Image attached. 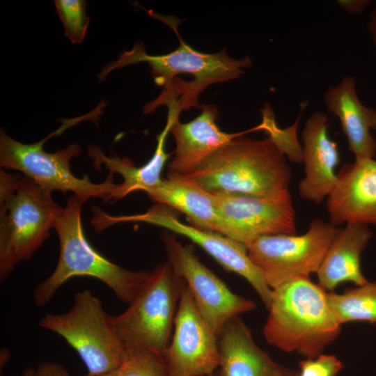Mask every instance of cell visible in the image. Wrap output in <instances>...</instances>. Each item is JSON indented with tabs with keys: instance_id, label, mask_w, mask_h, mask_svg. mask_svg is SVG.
Wrapping results in <instances>:
<instances>
[{
	"instance_id": "cell-1",
	"label": "cell",
	"mask_w": 376,
	"mask_h": 376,
	"mask_svg": "<svg viewBox=\"0 0 376 376\" xmlns=\"http://www.w3.org/2000/svg\"><path fill=\"white\" fill-rule=\"evenodd\" d=\"M173 29L180 40L177 49L152 56L146 54L143 44L135 45L102 70L98 75L100 81L113 70L146 62L155 82L163 86V90L157 98L144 105V111L152 113L159 106L166 105L180 113L192 107L201 108L198 97L210 85L237 79L244 73V68L252 65L249 57H230L226 48L212 54L198 52L183 41L175 27Z\"/></svg>"
},
{
	"instance_id": "cell-2",
	"label": "cell",
	"mask_w": 376,
	"mask_h": 376,
	"mask_svg": "<svg viewBox=\"0 0 376 376\" xmlns=\"http://www.w3.org/2000/svg\"><path fill=\"white\" fill-rule=\"evenodd\" d=\"M239 136L187 176L214 194L278 198L290 193L292 172L269 138Z\"/></svg>"
},
{
	"instance_id": "cell-3",
	"label": "cell",
	"mask_w": 376,
	"mask_h": 376,
	"mask_svg": "<svg viewBox=\"0 0 376 376\" xmlns=\"http://www.w3.org/2000/svg\"><path fill=\"white\" fill-rule=\"evenodd\" d=\"M267 310L264 336L269 344L283 352L313 359L340 333L341 324L331 307L328 292L309 278L273 289Z\"/></svg>"
},
{
	"instance_id": "cell-4",
	"label": "cell",
	"mask_w": 376,
	"mask_h": 376,
	"mask_svg": "<svg viewBox=\"0 0 376 376\" xmlns=\"http://www.w3.org/2000/svg\"><path fill=\"white\" fill-rule=\"evenodd\" d=\"M83 203L76 196H70L55 221L60 254L52 274L34 290L33 299L39 307L45 306L68 280L84 276L100 280L119 299L130 303L150 276L151 272L129 271L114 264L90 244L83 230Z\"/></svg>"
},
{
	"instance_id": "cell-5",
	"label": "cell",
	"mask_w": 376,
	"mask_h": 376,
	"mask_svg": "<svg viewBox=\"0 0 376 376\" xmlns=\"http://www.w3.org/2000/svg\"><path fill=\"white\" fill-rule=\"evenodd\" d=\"M62 208L24 175L0 172V278L31 258L50 235Z\"/></svg>"
},
{
	"instance_id": "cell-6",
	"label": "cell",
	"mask_w": 376,
	"mask_h": 376,
	"mask_svg": "<svg viewBox=\"0 0 376 376\" xmlns=\"http://www.w3.org/2000/svg\"><path fill=\"white\" fill-rule=\"evenodd\" d=\"M182 279L168 261L157 265L128 308L110 316L113 328L127 350H145L162 354L173 334Z\"/></svg>"
},
{
	"instance_id": "cell-7",
	"label": "cell",
	"mask_w": 376,
	"mask_h": 376,
	"mask_svg": "<svg viewBox=\"0 0 376 376\" xmlns=\"http://www.w3.org/2000/svg\"><path fill=\"white\" fill-rule=\"evenodd\" d=\"M110 316L100 299L90 290H84L75 295L69 311L46 314L38 324L63 337L78 353L88 373L101 376L117 368L126 354Z\"/></svg>"
},
{
	"instance_id": "cell-8",
	"label": "cell",
	"mask_w": 376,
	"mask_h": 376,
	"mask_svg": "<svg viewBox=\"0 0 376 376\" xmlns=\"http://www.w3.org/2000/svg\"><path fill=\"white\" fill-rule=\"evenodd\" d=\"M71 120L44 139L33 143H22L3 131L0 132V166L2 168L19 171L31 179L45 191H71L85 202L93 197L107 200L113 193L116 184L113 182V173L101 183H94L86 175L77 178L71 171V159L79 156L81 148L78 143H72L65 149L55 152H45L43 145L49 137L73 125Z\"/></svg>"
},
{
	"instance_id": "cell-9",
	"label": "cell",
	"mask_w": 376,
	"mask_h": 376,
	"mask_svg": "<svg viewBox=\"0 0 376 376\" xmlns=\"http://www.w3.org/2000/svg\"><path fill=\"white\" fill-rule=\"evenodd\" d=\"M338 228L320 219L303 235L278 234L259 237L247 246L248 254L272 290L317 273Z\"/></svg>"
},
{
	"instance_id": "cell-10",
	"label": "cell",
	"mask_w": 376,
	"mask_h": 376,
	"mask_svg": "<svg viewBox=\"0 0 376 376\" xmlns=\"http://www.w3.org/2000/svg\"><path fill=\"white\" fill-rule=\"evenodd\" d=\"M162 240L168 262L185 281L201 313L218 337L230 319L255 309L253 301L233 292L200 261L193 245L182 244L169 233H165Z\"/></svg>"
},
{
	"instance_id": "cell-11",
	"label": "cell",
	"mask_w": 376,
	"mask_h": 376,
	"mask_svg": "<svg viewBox=\"0 0 376 376\" xmlns=\"http://www.w3.org/2000/svg\"><path fill=\"white\" fill-rule=\"evenodd\" d=\"M122 222L147 223L189 238L226 270L245 279L268 308L272 290L267 283L261 271L249 258L247 248L244 244L220 233L187 225L179 221L165 205L160 204L155 205L143 214L112 216L105 212L101 217V223L104 228Z\"/></svg>"
},
{
	"instance_id": "cell-12",
	"label": "cell",
	"mask_w": 376,
	"mask_h": 376,
	"mask_svg": "<svg viewBox=\"0 0 376 376\" xmlns=\"http://www.w3.org/2000/svg\"><path fill=\"white\" fill-rule=\"evenodd\" d=\"M218 233L247 246L266 235H296L290 193L278 198L214 194Z\"/></svg>"
},
{
	"instance_id": "cell-13",
	"label": "cell",
	"mask_w": 376,
	"mask_h": 376,
	"mask_svg": "<svg viewBox=\"0 0 376 376\" xmlns=\"http://www.w3.org/2000/svg\"><path fill=\"white\" fill-rule=\"evenodd\" d=\"M164 355L171 376H208L220 363L218 336L183 279L173 334Z\"/></svg>"
},
{
	"instance_id": "cell-14",
	"label": "cell",
	"mask_w": 376,
	"mask_h": 376,
	"mask_svg": "<svg viewBox=\"0 0 376 376\" xmlns=\"http://www.w3.org/2000/svg\"><path fill=\"white\" fill-rule=\"evenodd\" d=\"M337 175L327 198L330 222L336 226L350 223L376 226V160L343 164Z\"/></svg>"
},
{
	"instance_id": "cell-15",
	"label": "cell",
	"mask_w": 376,
	"mask_h": 376,
	"mask_svg": "<svg viewBox=\"0 0 376 376\" xmlns=\"http://www.w3.org/2000/svg\"><path fill=\"white\" fill-rule=\"evenodd\" d=\"M328 118L322 112L313 113L307 119L301 137L305 175L299 181V196L320 203L334 190L340 163L338 144L330 139Z\"/></svg>"
},
{
	"instance_id": "cell-16",
	"label": "cell",
	"mask_w": 376,
	"mask_h": 376,
	"mask_svg": "<svg viewBox=\"0 0 376 376\" xmlns=\"http://www.w3.org/2000/svg\"><path fill=\"white\" fill-rule=\"evenodd\" d=\"M201 112L192 120H176L171 132L175 141L174 157L168 166V175H187L212 153L233 139L247 132L227 133L217 124L218 110L214 104H202Z\"/></svg>"
},
{
	"instance_id": "cell-17",
	"label": "cell",
	"mask_w": 376,
	"mask_h": 376,
	"mask_svg": "<svg viewBox=\"0 0 376 376\" xmlns=\"http://www.w3.org/2000/svg\"><path fill=\"white\" fill-rule=\"evenodd\" d=\"M220 363L215 376H299L274 361L253 340L240 316L230 319L219 337Z\"/></svg>"
},
{
	"instance_id": "cell-18",
	"label": "cell",
	"mask_w": 376,
	"mask_h": 376,
	"mask_svg": "<svg viewBox=\"0 0 376 376\" xmlns=\"http://www.w3.org/2000/svg\"><path fill=\"white\" fill-rule=\"evenodd\" d=\"M324 102L327 110L338 118L355 159L374 158L376 139L370 131L376 130V109L361 102L354 78L343 77L338 86L329 87Z\"/></svg>"
},
{
	"instance_id": "cell-19",
	"label": "cell",
	"mask_w": 376,
	"mask_h": 376,
	"mask_svg": "<svg viewBox=\"0 0 376 376\" xmlns=\"http://www.w3.org/2000/svg\"><path fill=\"white\" fill-rule=\"evenodd\" d=\"M373 233L368 225L347 224L337 233L317 272L318 284L326 291L333 292L343 282L361 285L368 280L361 267V255Z\"/></svg>"
},
{
	"instance_id": "cell-20",
	"label": "cell",
	"mask_w": 376,
	"mask_h": 376,
	"mask_svg": "<svg viewBox=\"0 0 376 376\" xmlns=\"http://www.w3.org/2000/svg\"><path fill=\"white\" fill-rule=\"evenodd\" d=\"M179 120V116L172 111H168L166 125L157 136V146L150 160L141 166H136L128 158H121L118 155L108 157L96 145H90L88 156L93 159L94 166L101 170L104 166L110 173L120 174L123 180L116 185L113 193L107 199L115 201L137 190H148L157 186L162 180L161 178L164 166L170 157L166 151L167 136L173 124Z\"/></svg>"
},
{
	"instance_id": "cell-21",
	"label": "cell",
	"mask_w": 376,
	"mask_h": 376,
	"mask_svg": "<svg viewBox=\"0 0 376 376\" xmlns=\"http://www.w3.org/2000/svg\"><path fill=\"white\" fill-rule=\"evenodd\" d=\"M157 204L171 207L185 214L191 226L217 233L215 195L187 175H168L146 191Z\"/></svg>"
},
{
	"instance_id": "cell-22",
	"label": "cell",
	"mask_w": 376,
	"mask_h": 376,
	"mask_svg": "<svg viewBox=\"0 0 376 376\" xmlns=\"http://www.w3.org/2000/svg\"><path fill=\"white\" fill-rule=\"evenodd\" d=\"M328 298L341 325L359 321L376 323V281H368L340 294L328 292Z\"/></svg>"
},
{
	"instance_id": "cell-23",
	"label": "cell",
	"mask_w": 376,
	"mask_h": 376,
	"mask_svg": "<svg viewBox=\"0 0 376 376\" xmlns=\"http://www.w3.org/2000/svg\"><path fill=\"white\" fill-rule=\"evenodd\" d=\"M304 108V107H302L301 104L300 115L295 122L290 127L281 129L276 122L272 108L266 102L260 110L262 121L254 127L255 131H264L278 150L283 155H286L291 162L296 163L303 162L302 146L299 143L297 133L298 123Z\"/></svg>"
},
{
	"instance_id": "cell-24",
	"label": "cell",
	"mask_w": 376,
	"mask_h": 376,
	"mask_svg": "<svg viewBox=\"0 0 376 376\" xmlns=\"http://www.w3.org/2000/svg\"><path fill=\"white\" fill-rule=\"evenodd\" d=\"M101 376H171L164 354L145 350H127L115 369Z\"/></svg>"
},
{
	"instance_id": "cell-25",
	"label": "cell",
	"mask_w": 376,
	"mask_h": 376,
	"mask_svg": "<svg viewBox=\"0 0 376 376\" xmlns=\"http://www.w3.org/2000/svg\"><path fill=\"white\" fill-rule=\"evenodd\" d=\"M57 14L63 22L65 36L73 44L81 43L90 22L84 0H55Z\"/></svg>"
},
{
	"instance_id": "cell-26",
	"label": "cell",
	"mask_w": 376,
	"mask_h": 376,
	"mask_svg": "<svg viewBox=\"0 0 376 376\" xmlns=\"http://www.w3.org/2000/svg\"><path fill=\"white\" fill-rule=\"evenodd\" d=\"M299 376H336L343 366L334 355L322 354L299 363Z\"/></svg>"
},
{
	"instance_id": "cell-27",
	"label": "cell",
	"mask_w": 376,
	"mask_h": 376,
	"mask_svg": "<svg viewBox=\"0 0 376 376\" xmlns=\"http://www.w3.org/2000/svg\"><path fill=\"white\" fill-rule=\"evenodd\" d=\"M35 376H70L68 371L62 366L52 362L40 363L36 370ZM84 376H93L89 373Z\"/></svg>"
},
{
	"instance_id": "cell-28",
	"label": "cell",
	"mask_w": 376,
	"mask_h": 376,
	"mask_svg": "<svg viewBox=\"0 0 376 376\" xmlns=\"http://www.w3.org/2000/svg\"><path fill=\"white\" fill-rule=\"evenodd\" d=\"M368 0H338V5L353 15L361 13L365 8L370 4Z\"/></svg>"
},
{
	"instance_id": "cell-29",
	"label": "cell",
	"mask_w": 376,
	"mask_h": 376,
	"mask_svg": "<svg viewBox=\"0 0 376 376\" xmlns=\"http://www.w3.org/2000/svg\"><path fill=\"white\" fill-rule=\"evenodd\" d=\"M367 28L376 48V3L373 11L370 13Z\"/></svg>"
},
{
	"instance_id": "cell-30",
	"label": "cell",
	"mask_w": 376,
	"mask_h": 376,
	"mask_svg": "<svg viewBox=\"0 0 376 376\" xmlns=\"http://www.w3.org/2000/svg\"><path fill=\"white\" fill-rule=\"evenodd\" d=\"M22 376H35V370L32 368H27L24 371Z\"/></svg>"
},
{
	"instance_id": "cell-31",
	"label": "cell",
	"mask_w": 376,
	"mask_h": 376,
	"mask_svg": "<svg viewBox=\"0 0 376 376\" xmlns=\"http://www.w3.org/2000/svg\"><path fill=\"white\" fill-rule=\"evenodd\" d=\"M208 376H215V375H214V373H213V374H211V375H210Z\"/></svg>"
}]
</instances>
